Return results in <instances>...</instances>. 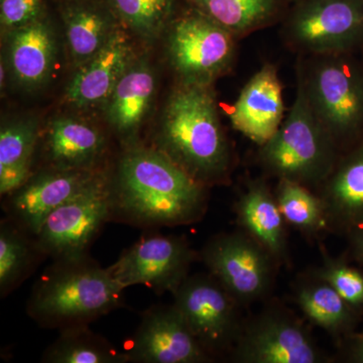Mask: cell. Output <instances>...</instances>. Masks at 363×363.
<instances>
[{
	"label": "cell",
	"mask_w": 363,
	"mask_h": 363,
	"mask_svg": "<svg viewBox=\"0 0 363 363\" xmlns=\"http://www.w3.org/2000/svg\"><path fill=\"white\" fill-rule=\"evenodd\" d=\"M4 65H1V86H4V78H6V73H4Z\"/></svg>",
	"instance_id": "cell-34"
},
{
	"label": "cell",
	"mask_w": 363,
	"mask_h": 363,
	"mask_svg": "<svg viewBox=\"0 0 363 363\" xmlns=\"http://www.w3.org/2000/svg\"><path fill=\"white\" fill-rule=\"evenodd\" d=\"M160 152L205 186L230 179L233 155L217 109L213 85L178 82L157 138Z\"/></svg>",
	"instance_id": "cell-2"
},
{
	"label": "cell",
	"mask_w": 363,
	"mask_h": 363,
	"mask_svg": "<svg viewBox=\"0 0 363 363\" xmlns=\"http://www.w3.org/2000/svg\"><path fill=\"white\" fill-rule=\"evenodd\" d=\"M111 218V189L100 175L47 217L35 241L42 255L55 260L81 259L87 257L93 240Z\"/></svg>",
	"instance_id": "cell-9"
},
{
	"label": "cell",
	"mask_w": 363,
	"mask_h": 363,
	"mask_svg": "<svg viewBox=\"0 0 363 363\" xmlns=\"http://www.w3.org/2000/svg\"><path fill=\"white\" fill-rule=\"evenodd\" d=\"M173 296V305L208 354L230 352L245 323L241 306L212 274L188 276Z\"/></svg>",
	"instance_id": "cell-8"
},
{
	"label": "cell",
	"mask_w": 363,
	"mask_h": 363,
	"mask_svg": "<svg viewBox=\"0 0 363 363\" xmlns=\"http://www.w3.org/2000/svg\"><path fill=\"white\" fill-rule=\"evenodd\" d=\"M285 117L283 82L277 66L267 62L243 86L229 119L234 130L260 147L278 131Z\"/></svg>",
	"instance_id": "cell-15"
},
{
	"label": "cell",
	"mask_w": 363,
	"mask_h": 363,
	"mask_svg": "<svg viewBox=\"0 0 363 363\" xmlns=\"http://www.w3.org/2000/svg\"><path fill=\"white\" fill-rule=\"evenodd\" d=\"M43 362L126 363L128 353L119 350L106 339L91 332L88 326L61 330L59 338L47 348Z\"/></svg>",
	"instance_id": "cell-26"
},
{
	"label": "cell",
	"mask_w": 363,
	"mask_h": 363,
	"mask_svg": "<svg viewBox=\"0 0 363 363\" xmlns=\"http://www.w3.org/2000/svg\"><path fill=\"white\" fill-rule=\"evenodd\" d=\"M238 40L279 26L296 0H184Z\"/></svg>",
	"instance_id": "cell-21"
},
{
	"label": "cell",
	"mask_w": 363,
	"mask_h": 363,
	"mask_svg": "<svg viewBox=\"0 0 363 363\" xmlns=\"http://www.w3.org/2000/svg\"><path fill=\"white\" fill-rule=\"evenodd\" d=\"M109 189L111 217L135 225L190 224L207 209V186L157 150H128Z\"/></svg>",
	"instance_id": "cell-1"
},
{
	"label": "cell",
	"mask_w": 363,
	"mask_h": 363,
	"mask_svg": "<svg viewBox=\"0 0 363 363\" xmlns=\"http://www.w3.org/2000/svg\"><path fill=\"white\" fill-rule=\"evenodd\" d=\"M360 56H362V58L363 60V51L362 52H360Z\"/></svg>",
	"instance_id": "cell-35"
},
{
	"label": "cell",
	"mask_w": 363,
	"mask_h": 363,
	"mask_svg": "<svg viewBox=\"0 0 363 363\" xmlns=\"http://www.w3.org/2000/svg\"><path fill=\"white\" fill-rule=\"evenodd\" d=\"M154 72L145 62L131 63L107 100L106 116L112 128L131 135L143 123L154 98Z\"/></svg>",
	"instance_id": "cell-23"
},
{
	"label": "cell",
	"mask_w": 363,
	"mask_h": 363,
	"mask_svg": "<svg viewBox=\"0 0 363 363\" xmlns=\"http://www.w3.org/2000/svg\"><path fill=\"white\" fill-rule=\"evenodd\" d=\"M11 33L9 63L14 78L26 88L44 84L56 56V40L51 28L39 18Z\"/></svg>",
	"instance_id": "cell-20"
},
{
	"label": "cell",
	"mask_w": 363,
	"mask_h": 363,
	"mask_svg": "<svg viewBox=\"0 0 363 363\" xmlns=\"http://www.w3.org/2000/svg\"><path fill=\"white\" fill-rule=\"evenodd\" d=\"M296 304L315 326L335 338L351 337L360 315L327 281L313 274L295 288Z\"/></svg>",
	"instance_id": "cell-24"
},
{
	"label": "cell",
	"mask_w": 363,
	"mask_h": 363,
	"mask_svg": "<svg viewBox=\"0 0 363 363\" xmlns=\"http://www.w3.org/2000/svg\"><path fill=\"white\" fill-rule=\"evenodd\" d=\"M44 0H0V21L2 28L16 30L38 20Z\"/></svg>",
	"instance_id": "cell-31"
},
{
	"label": "cell",
	"mask_w": 363,
	"mask_h": 363,
	"mask_svg": "<svg viewBox=\"0 0 363 363\" xmlns=\"http://www.w3.org/2000/svg\"><path fill=\"white\" fill-rule=\"evenodd\" d=\"M295 98L278 131L257 152L264 173L316 191L335 167L341 152L310 106L298 79Z\"/></svg>",
	"instance_id": "cell-5"
},
{
	"label": "cell",
	"mask_w": 363,
	"mask_h": 363,
	"mask_svg": "<svg viewBox=\"0 0 363 363\" xmlns=\"http://www.w3.org/2000/svg\"><path fill=\"white\" fill-rule=\"evenodd\" d=\"M279 26L284 45L297 57L360 54L363 0H296Z\"/></svg>",
	"instance_id": "cell-6"
},
{
	"label": "cell",
	"mask_w": 363,
	"mask_h": 363,
	"mask_svg": "<svg viewBox=\"0 0 363 363\" xmlns=\"http://www.w3.org/2000/svg\"><path fill=\"white\" fill-rule=\"evenodd\" d=\"M183 1L167 28V52L179 82L213 85L233 69L240 40ZM178 9V7H177Z\"/></svg>",
	"instance_id": "cell-7"
},
{
	"label": "cell",
	"mask_w": 363,
	"mask_h": 363,
	"mask_svg": "<svg viewBox=\"0 0 363 363\" xmlns=\"http://www.w3.org/2000/svg\"><path fill=\"white\" fill-rule=\"evenodd\" d=\"M324 279L358 314L363 313V272L323 252L321 266L313 272Z\"/></svg>",
	"instance_id": "cell-30"
},
{
	"label": "cell",
	"mask_w": 363,
	"mask_h": 363,
	"mask_svg": "<svg viewBox=\"0 0 363 363\" xmlns=\"http://www.w3.org/2000/svg\"><path fill=\"white\" fill-rule=\"evenodd\" d=\"M104 147L102 133L84 121L60 117L50 123L47 152L54 169H93Z\"/></svg>",
	"instance_id": "cell-22"
},
{
	"label": "cell",
	"mask_w": 363,
	"mask_h": 363,
	"mask_svg": "<svg viewBox=\"0 0 363 363\" xmlns=\"http://www.w3.org/2000/svg\"><path fill=\"white\" fill-rule=\"evenodd\" d=\"M125 352L130 362L203 363L214 359L196 340L174 305L147 310Z\"/></svg>",
	"instance_id": "cell-13"
},
{
	"label": "cell",
	"mask_w": 363,
	"mask_h": 363,
	"mask_svg": "<svg viewBox=\"0 0 363 363\" xmlns=\"http://www.w3.org/2000/svg\"><path fill=\"white\" fill-rule=\"evenodd\" d=\"M201 259L241 307L271 292L278 262L242 230L222 233L208 241Z\"/></svg>",
	"instance_id": "cell-10"
},
{
	"label": "cell",
	"mask_w": 363,
	"mask_h": 363,
	"mask_svg": "<svg viewBox=\"0 0 363 363\" xmlns=\"http://www.w3.org/2000/svg\"><path fill=\"white\" fill-rule=\"evenodd\" d=\"M296 78L315 116L341 154L363 138V60L360 54L297 57Z\"/></svg>",
	"instance_id": "cell-4"
},
{
	"label": "cell",
	"mask_w": 363,
	"mask_h": 363,
	"mask_svg": "<svg viewBox=\"0 0 363 363\" xmlns=\"http://www.w3.org/2000/svg\"><path fill=\"white\" fill-rule=\"evenodd\" d=\"M315 192L323 202L329 230L347 235L363 225V138L340 155Z\"/></svg>",
	"instance_id": "cell-16"
},
{
	"label": "cell",
	"mask_w": 363,
	"mask_h": 363,
	"mask_svg": "<svg viewBox=\"0 0 363 363\" xmlns=\"http://www.w3.org/2000/svg\"><path fill=\"white\" fill-rule=\"evenodd\" d=\"M346 358L350 362L363 363V332L355 337H351Z\"/></svg>",
	"instance_id": "cell-33"
},
{
	"label": "cell",
	"mask_w": 363,
	"mask_h": 363,
	"mask_svg": "<svg viewBox=\"0 0 363 363\" xmlns=\"http://www.w3.org/2000/svg\"><path fill=\"white\" fill-rule=\"evenodd\" d=\"M65 1H71V0H65Z\"/></svg>",
	"instance_id": "cell-36"
},
{
	"label": "cell",
	"mask_w": 363,
	"mask_h": 363,
	"mask_svg": "<svg viewBox=\"0 0 363 363\" xmlns=\"http://www.w3.org/2000/svg\"><path fill=\"white\" fill-rule=\"evenodd\" d=\"M274 195L289 225L311 238L328 229L323 202L315 191L295 182L279 180Z\"/></svg>",
	"instance_id": "cell-27"
},
{
	"label": "cell",
	"mask_w": 363,
	"mask_h": 363,
	"mask_svg": "<svg viewBox=\"0 0 363 363\" xmlns=\"http://www.w3.org/2000/svg\"><path fill=\"white\" fill-rule=\"evenodd\" d=\"M235 213L240 230L257 241L279 264L286 262V220L266 181H248L235 203Z\"/></svg>",
	"instance_id": "cell-18"
},
{
	"label": "cell",
	"mask_w": 363,
	"mask_h": 363,
	"mask_svg": "<svg viewBox=\"0 0 363 363\" xmlns=\"http://www.w3.org/2000/svg\"><path fill=\"white\" fill-rule=\"evenodd\" d=\"M123 290L88 257L55 260L35 284L28 313L45 328L88 326L123 305Z\"/></svg>",
	"instance_id": "cell-3"
},
{
	"label": "cell",
	"mask_w": 363,
	"mask_h": 363,
	"mask_svg": "<svg viewBox=\"0 0 363 363\" xmlns=\"http://www.w3.org/2000/svg\"><path fill=\"white\" fill-rule=\"evenodd\" d=\"M113 11L97 0H71L64 9L66 40L74 65L80 68L92 59L111 39Z\"/></svg>",
	"instance_id": "cell-19"
},
{
	"label": "cell",
	"mask_w": 363,
	"mask_h": 363,
	"mask_svg": "<svg viewBox=\"0 0 363 363\" xmlns=\"http://www.w3.org/2000/svg\"><path fill=\"white\" fill-rule=\"evenodd\" d=\"M131 64L128 38L116 30L111 39L77 73L66 89V99L76 108L106 104L119 79Z\"/></svg>",
	"instance_id": "cell-17"
},
{
	"label": "cell",
	"mask_w": 363,
	"mask_h": 363,
	"mask_svg": "<svg viewBox=\"0 0 363 363\" xmlns=\"http://www.w3.org/2000/svg\"><path fill=\"white\" fill-rule=\"evenodd\" d=\"M181 0H107L114 16L131 32L154 39L168 28Z\"/></svg>",
	"instance_id": "cell-29"
},
{
	"label": "cell",
	"mask_w": 363,
	"mask_h": 363,
	"mask_svg": "<svg viewBox=\"0 0 363 363\" xmlns=\"http://www.w3.org/2000/svg\"><path fill=\"white\" fill-rule=\"evenodd\" d=\"M101 174L93 169H59L32 177L11 193L7 210L11 221L35 238L52 211L85 190Z\"/></svg>",
	"instance_id": "cell-14"
},
{
	"label": "cell",
	"mask_w": 363,
	"mask_h": 363,
	"mask_svg": "<svg viewBox=\"0 0 363 363\" xmlns=\"http://www.w3.org/2000/svg\"><path fill=\"white\" fill-rule=\"evenodd\" d=\"M196 253L180 236H143L108 267L123 289L147 286L157 294H173L189 276Z\"/></svg>",
	"instance_id": "cell-12"
},
{
	"label": "cell",
	"mask_w": 363,
	"mask_h": 363,
	"mask_svg": "<svg viewBox=\"0 0 363 363\" xmlns=\"http://www.w3.org/2000/svg\"><path fill=\"white\" fill-rule=\"evenodd\" d=\"M230 358L238 363L325 362L304 324L278 306H271L243 323Z\"/></svg>",
	"instance_id": "cell-11"
},
{
	"label": "cell",
	"mask_w": 363,
	"mask_h": 363,
	"mask_svg": "<svg viewBox=\"0 0 363 363\" xmlns=\"http://www.w3.org/2000/svg\"><path fill=\"white\" fill-rule=\"evenodd\" d=\"M353 257L363 267V225L357 227L347 235Z\"/></svg>",
	"instance_id": "cell-32"
},
{
	"label": "cell",
	"mask_w": 363,
	"mask_h": 363,
	"mask_svg": "<svg viewBox=\"0 0 363 363\" xmlns=\"http://www.w3.org/2000/svg\"><path fill=\"white\" fill-rule=\"evenodd\" d=\"M13 221H2L0 227V291L1 296L13 291L25 278L37 252L35 241ZM42 253V252H40Z\"/></svg>",
	"instance_id": "cell-28"
},
{
	"label": "cell",
	"mask_w": 363,
	"mask_h": 363,
	"mask_svg": "<svg viewBox=\"0 0 363 363\" xmlns=\"http://www.w3.org/2000/svg\"><path fill=\"white\" fill-rule=\"evenodd\" d=\"M38 123L33 119L6 124L0 131V193L9 195L30 178L38 142Z\"/></svg>",
	"instance_id": "cell-25"
}]
</instances>
